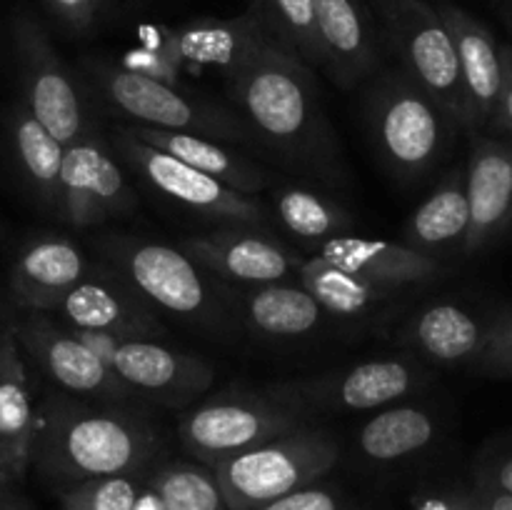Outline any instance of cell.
I'll return each instance as SVG.
<instances>
[{
    "instance_id": "cell-1",
    "label": "cell",
    "mask_w": 512,
    "mask_h": 510,
    "mask_svg": "<svg viewBox=\"0 0 512 510\" xmlns=\"http://www.w3.org/2000/svg\"><path fill=\"white\" fill-rule=\"evenodd\" d=\"M225 95L248 128L250 145L330 188L348 183L343 148L313 65L273 43L225 78Z\"/></svg>"
},
{
    "instance_id": "cell-2",
    "label": "cell",
    "mask_w": 512,
    "mask_h": 510,
    "mask_svg": "<svg viewBox=\"0 0 512 510\" xmlns=\"http://www.w3.org/2000/svg\"><path fill=\"white\" fill-rule=\"evenodd\" d=\"M160 435L130 405L50 390L38 403L30 468L55 490L155 465Z\"/></svg>"
},
{
    "instance_id": "cell-3",
    "label": "cell",
    "mask_w": 512,
    "mask_h": 510,
    "mask_svg": "<svg viewBox=\"0 0 512 510\" xmlns=\"http://www.w3.org/2000/svg\"><path fill=\"white\" fill-rule=\"evenodd\" d=\"M95 248L100 265L118 275L155 313L205 330H223L235 323L233 288L195 263L180 245L110 233Z\"/></svg>"
},
{
    "instance_id": "cell-4",
    "label": "cell",
    "mask_w": 512,
    "mask_h": 510,
    "mask_svg": "<svg viewBox=\"0 0 512 510\" xmlns=\"http://www.w3.org/2000/svg\"><path fill=\"white\" fill-rule=\"evenodd\" d=\"M363 88V120L380 163L398 183H420L445 158L458 125L400 68H383Z\"/></svg>"
},
{
    "instance_id": "cell-5",
    "label": "cell",
    "mask_w": 512,
    "mask_h": 510,
    "mask_svg": "<svg viewBox=\"0 0 512 510\" xmlns=\"http://www.w3.org/2000/svg\"><path fill=\"white\" fill-rule=\"evenodd\" d=\"M80 73V80L93 90L98 103L123 123L210 135L225 143L250 145L248 128L230 105L145 78L105 58H85L80 63Z\"/></svg>"
},
{
    "instance_id": "cell-6",
    "label": "cell",
    "mask_w": 512,
    "mask_h": 510,
    "mask_svg": "<svg viewBox=\"0 0 512 510\" xmlns=\"http://www.w3.org/2000/svg\"><path fill=\"white\" fill-rule=\"evenodd\" d=\"M338 460V438L328 428L303 423L223 460L213 473L228 510H255L323 480Z\"/></svg>"
},
{
    "instance_id": "cell-7",
    "label": "cell",
    "mask_w": 512,
    "mask_h": 510,
    "mask_svg": "<svg viewBox=\"0 0 512 510\" xmlns=\"http://www.w3.org/2000/svg\"><path fill=\"white\" fill-rule=\"evenodd\" d=\"M303 423L310 420L270 388H225L198 400L180 418L178 438L195 463L215 468Z\"/></svg>"
},
{
    "instance_id": "cell-8",
    "label": "cell",
    "mask_w": 512,
    "mask_h": 510,
    "mask_svg": "<svg viewBox=\"0 0 512 510\" xmlns=\"http://www.w3.org/2000/svg\"><path fill=\"white\" fill-rule=\"evenodd\" d=\"M428 363L415 355H385L360 360L330 373L268 385L280 400L293 405L310 423L320 415L373 413L385 405L415 398L430 385Z\"/></svg>"
},
{
    "instance_id": "cell-9",
    "label": "cell",
    "mask_w": 512,
    "mask_h": 510,
    "mask_svg": "<svg viewBox=\"0 0 512 510\" xmlns=\"http://www.w3.org/2000/svg\"><path fill=\"white\" fill-rule=\"evenodd\" d=\"M378 13L385 48L398 68L448 113L458 130H470L458 53L438 8L428 0H390Z\"/></svg>"
},
{
    "instance_id": "cell-10",
    "label": "cell",
    "mask_w": 512,
    "mask_h": 510,
    "mask_svg": "<svg viewBox=\"0 0 512 510\" xmlns=\"http://www.w3.org/2000/svg\"><path fill=\"white\" fill-rule=\"evenodd\" d=\"M110 148L113 153L148 185L153 193L163 195L170 203L200 215V218L215 220L220 225H258L265 228V208L258 195H245L228 188L220 180L200 173L193 165L173 158L155 145L143 143L130 135L120 123H115L110 133Z\"/></svg>"
},
{
    "instance_id": "cell-11",
    "label": "cell",
    "mask_w": 512,
    "mask_h": 510,
    "mask_svg": "<svg viewBox=\"0 0 512 510\" xmlns=\"http://www.w3.org/2000/svg\"><path fill=\"white\" fill-rule=\"evenodd\" d=\"M138 400L188 408L210 390L215 370L208 360L188 350L170 348L158 338H115L75 330Z\"/></svg>"
},
{
    "instance_id": "cell-12",
    "label": "cell",
    "mask_w": 512,
    "mask_h": 510,
    "mask_svg": "<svg viewBox=\"0 0 512 510\" xmlns=\"http://www.w3.org/2000/svg\"><path fill=\"white\" fill-rule=\"evenodd\" d=\"M13 48L20 100L48 133L68 145L93 130L85 110L83 80L60 58L50 35L33 15L15 18Z\"/></svg>"
},
{
    "instance_id": "cell-13",
    "label": "cell",
    "mask_w": 512,
    "mask_h": 510,
    "mask_svg": "<svg viewBox=\"0 0 512 510\" xmlns=\"http://www.w3.org/2000/svg\"><path fill=\"white\" fill-rule=\"evenodd\" d=\"M15 338L35 368L60 390L95 403L130 405L135 398L103 358L50 313H20Z\"/></svg>"
},
{
    "instance_id": "cell-14",
    "label": "cell",
    "mask_w": 512,
    "mask_h": 510,
    "mask_svg": "<svg viewBox=\"0 0 512 510\" xmlns=\"http://www.w3.org/2000/svg\"><path fill=\"white\" fill-rule=\"evenodd\" d=\"M138 205L113 148L98 130L65 145L60 168L58 220L88 230L125 218Z\"/></svg>"
},
{
    "instance_id": "cell-15",
    "label": "cell",
    "mask_w": 512,
    "mask_h": 510,
    "mask_svg": "<svg viewBox=\"0 0 512 510\" xmlns=\"http://www.w3.org/2000/svg\"><path fill=\"white\" fill-rule=\"evenodd\" d=\"M180 248L225 285H268L298 280L300 260L288 245L258 225H218L188 235Z\"/></svg>"
},
{
    "instance_id": "cell-16",
    "label": "cell",
    "mask_w": 512,
    "mask_h": 510,
    "mask_svg": "<svg viewBox=\"0 0 512 510\" xmlns=\"http://www.w3.org/2000/svg\"><path fill=\"white\" fill-rule=\"evenodd\" d=\"M50 315L83 333L115 338H158L163 333L158 313L100 263L60 298Z\"/></svg>"
},
{
    "instance_id": "cell-17",
    "label": "cell",
    "mask_w": 512,
    "mask_h": 510,
    "mask_svg": "<svg viewBox=\"0 0 512 510\" xmlns=\"http://www.w3.org/2000/svg\"><path fill=\"white\" fill-rule=\"evenodd\" d=\"M320 68L343 90L363 88L383 70L385 40L363 0H313Z\"/></svg>"
},
{
    "instance_id": "cell-18",
    "label": "cell",
    "mask_w": 512,
    "mask_h": 510,
    "mask_svg": "<svg viewBox=\"0 0 512 510\" xmlns=\"http://www.w3.org/2000/svg\"><path fill=\"white\" fill-rule=\"evenodd\" d=\"M470 225L460 253L478 255L512 228V140L473 133L465 160Z\"/></svg>"
},
{
    "instance_id": "cell-19",
    "label": "cell",
    "mask_w": 512,
    "mask_h": 510,
    "mask_svg": "<svg viewBox=\"0 0 512 510\" xmlns=\"http://www.w3.org/2000/svg\"><path fill=\"white\" fill-rule=\"evenodd\" d=\"M488 333L490 315L475 313L458 300H430L403 320L395 343L423 363L473 370Z\"/></svg>"
},
{
    "instance_id": "cell-20",
    "label": "cell",
    "mask_w": 512,
    "mask_h": 510,
    "mask_svg": "<svg viewBox=\"0 0 512 510\" xmlns=\"http://www.w3.org/2000/svg\"><path fill=\"white\" fill-rule=\"evenodd\" d=\"M95 263L68 235L40 233L25 240L10 265V300L20 313H53L65 293Z\"/></svg>"
},
{
    "instance_id": "cell-21",
    "label": "cell",
    "mask_w": 512,
    "mask_h": 510,
    "mask_svg": "<svg viewBox=\"0 0 512 510\" xmlns=\"http://www.w3.org/2000/svg\"><path fill=\"white\" fill-rule=\"evenodd\" d=\"M320 258L338 265L345 273H353L368 283L388 290H408L435 283L448 275L443 258L420 253L405 243H390L380 238L343 233L320 245Z\"/></svg>"
},
{
    "instance_id": "cell-22",
    "label": "cell",
    "mask_w": 512,
    "mask_h": 510,
    "mask_svg": "<svg viewBox=\"0 0 512 510\" xmlns=\"http://www.w3.org/2000/svg\"><path fill=\"white\" fill-rule=\"evenodd\" d=\"M233 318L253 338L268 343H298L318 335L328 323V313L298 283H268L233 288Z\"/></svg>"
},
{
    "instance_id": "cell-23",
    "label": "cell",
    "mask_w": 512,
    "mask_h": 510,
    "mask_svg": "<svg viewBox=\"0 0 512 510\" xmlns=\"http://www.w3.org/2000/svg\"><path fill=\"white\" fill-rule=\"evenodd\" d=\"M38 400L30 388L28 365L15 338V318L0 330V473L23 480L30 470Z\"/></svg>"
},
{
    "instance_id": "cell-24",
    "label": "cell",
    "mask_w": 512,
    "mask_h": 510,
    "mask_svg": "<svg viewBox=\"0 0 512 510\" xmlns=\"http://www.w3.org/2000/svg\"><path fill=\"white\" fill-rule=\"evenodd\" d=\"M435 8H438L443 23L448 25L455 53H458L460 78H463L465 100H468L470 133H480L483 128H488L500 83H503L500 43L468 10L453 3H438Z\"/></svg>"
},
{
    "instance_id": "cell-25",
    "label": "cell",
    "mask_w": 512,
    "mask_h": 510,
    "mask_svg": "<svg viewBox=\"0 0 512 510\" xmlns=\"http://www.w3.org/2000/svg\"><path fill=\"white\" fill-rule=\"evenodd\" d=\"M440 430L438 410L408 398L373 410L355 430L353 445L363 463L390 468L425 453L440 438Z\"/></svg>"
},
{
    "instance_id": "cell-26",
    "label": "cell",
    "mask_w": 512,
    "mask_h": 510,
    "mask_svg": "<svg viewBox=\"0 0 512 510\" xmlns=\"http://www.w3.org/2000/svg\"><path fill=\"white\" fill-rule=\"evenodd\" d=\"M120 125H123L130 135L143 140V143L165 150V153H170L173 158L193 165L195 170L220 180V183L238 190V193L258 195L263 193V190L273 188L275 175L270 173L260 160L250 158L243 150L230 148L225 140L198 133H180V130H158L148 128V125Z\"/></svg>"
},
{
    "instance_id": "cell-27",
    "label": "cell",
    "mask_w": 512,
    "mask_h": 510,
    "mask_svg": "<svg viewBox=\"0 0 512 510\" xmlns=\"http://www.w3.org/2000/svg\"><path fill=\"white\" fill-rule=\"evenodd\" d=\"M173 40L183 65L215 68L223 78L243 68L260 50L278 43L250 8L235 18L190 20L183 28L173 30Z\"/></svg>"
},
{
    "instance_id": "cell-28",
    "label": "cell",
    "mask_w": 512,
    "mask_h": 510,
    "mask_svg": "<svg viewBox=\"0 0 512 510\" xmlns=\"http://www.w3.org/2000/svg\"><path fill=\"white\" fill-rule=\"evenodd\" d=\"M8 145L23 188L40 210L58 218L65 145L48 133L23 100H15L8 110Z\"/></svg>"
},
{
    "instance_id": "cell-29",
    "label": "cell",
    "mask_w": 512,
    "mask_h": 510,
    "mask_svg": "<svg viewBox=\"0 0 512 510\" xmlns=\"http://www.w3.org/2000/svg\"><path fill=\"white\" fill-rule=\"evenodd\" d=\"M298 283L318 300L330 320L350 325L370 323L405 298L400 290L380 288L358 275L345 273L320 255L300 260Z\"/></svg>"
},
{
    "instance_id": "cell-30",
    "label": "cell",
    "mask_w": 512,
    "mask_h": 510,
    "mask_svg": "<svg viewBox=\"0 0 512 510\" xmlns=\"http://www.w3.org/2000/svg\"><path fill=\"white\" fill-rule=\"evenodd\" d=\"M468 225L470 210L463 163L448 170L428 198L410 213L403 225V243L420 253L443 258L445 253L463 250Z\"/></svg>"
},
{
    "instance_id": "cell-31",
    "label": "cell",
    "mask_w": 512,
    "mask_h": 510,
    "mask_svg": "<svg viewBox=\"0 0 512 510\" xmlns=\"http://www.w3.org/2000/svg\"><path fill=\"white\" fill-rule=\"evenodd\" d=\"M273 215L280 228L300 243H328L335 235L350 233L353 215L325 193L298 183L270 190Z\"/></svg>"
},
{
    "instance_id": "cell-32",
    "label": "cell",
    "mask_w": 512,
    "mask_h": 510,
    "mask_svg": "<svg viewBox=\"0 0 512 510\" xmlns=\"http://www.w3.org/2000/svg\"><path fill=\"white\" fill-rule=\"evenodd\" d=\"M148 485L163 500L165 510H228L213 468L203 463H170L153 465Z\"/></svg>"
},
{
    "instance_id": "cell-33",
    "label": "cell",
    "mask_w": 512,
    "mask_h": 510,
    "mask_svg": "<svg viewBox=\"0 0 512 510\" xmlns=\"http://www.w3.org/2000/svg\"><path fill=\"white\" fill-rule=\"evenodd\" d=\"M250 10L285 50L313 68H320L313 0H253Z\"/></svg>"
},
{
    "instance_id": "cell-34",
    "label": "cell",
    "mask_w": 512,
    "mask_h": 510,
    "mask_svg": "<svg viewBox=\"0 0 512 510\" xmlns=\"http://www.w3.org/2000/svg\"><path fill=\"white\" fill-rule=\"evenodd\" d=\"M150 470L93 478L58 490L60 510H135Z\"/></svg>"
},
{
    "instance_id": "cell-35",
    "label": "cell",
    "mask_w": 512,
    "mask_h": 510,
    "mask_svg": "<svg viewBox=\"0 0 512 510\" xmlns=\"http://www.w3.org/2000/svg\"><path fill=\"white\" fill-rule=\"evenodd\" d=\"M120 65L145 78L160 80L165 85L183 88V60L175 50L173 30L153 28L140 38L138 48L128 50Z\"/></svg>"
},
{
    "instance_id": "cell-36",
    "label": "cell",
    "mask_w": 512,
    "mask_h": 510,
    "mask_svg": "<svg viewBox=\"0 0 512 510\" xmlns=\"http://www.w3.org/2000/svg\"><path fill=\"white\" fill-rule=\"evenodd\" d=\"M473 370L485 378L512 380V303L490 313L488 343Z\"/></svg>"
},
{
    "instance_id": "cell-37",
    "label": "cell",
    "mask_w": 512,
    "mask_h": 510,
    "mask_svg": "<svg viewBox=\"0 0 512 510\" xmlns=\"http://www.w3.org/2000/svg\"><path fill=\"white\" fill-rule=\"evenodd\" d=\"M255 510H353V505L345 498L343 490L318 480V483L293 490V493L283 495L278 500H270V503L260 505Z\"/></svg>"
},
{
    "instance_id": "cell-38",
    "label": "cell",
    "mask_w": 512,
    "mask_h": 510,
    "mask_svg": "<svg viewBox=\"0 0 512 510\" xmlns=\"http://www.w3.org/2000/svg\"><path fill=\"white\" fill-rule=\"evenodd\" d=\"M60 28L73 38H85L100 28L105 0H43Z\"/></svg>"
},
{
    "instance_id": "cell-39",
    "label": "cell",
    "mask_w": 512,
    "mask_h": 510,
    "mask_svg": "<svg viewBox=\"0 0 512 510\" xmlns=\"http://www.w3.org/2000/svg\"><path fill=\"white\" fill-rule=\"evenodd\" d=\"M478 483L512 495V445L510 443L493 445L488 453H483V458H480Z\"/></svg>"
},
{
    "instance_id": "cell-40",
    "label": "cell",
    "mask_w": 512,
    "mask_h": 510,
    "mask_svg": "<svg viewBox=\"0 0 512 510\" xmlns=\"http://www.w3.org/2000/svg\"><path fill=\"white\" fill-rule=\"evenodd\" d=\"M500 55H503V83L488 128L512 140V45H500Z\"/></svg>"
},
{
    "instance_id": "cell-41",
    "label": "cell",
    "mask_w": 512,
    "mask_h": 510,
    "mask_svg": "<svg viewBox=\"0 0 512 510\" xmlns=\"http://www.w3.org/2000/svg\"><path fill=\"white\" fill-rule=\"evenodd\" d=\"M460 500L465 510H512V495L480 483L473 495H463Z\"/></svg>"
},
{
    "instance_id": "cell-42",
    "label": "cell",
    "mask_w": 512,
    "mask_h": 510,
    "mask_svg": "<svg viewBox=\"0 0 512 510\" xmlns=\"http://www.w3.org/2000/svg\"><path fill=\"white\" fill-rule=\"evenodd\" d=\"M415 510H465L460 498H445V495H430L423 498Z\"/></svg>"
},
{
    "instance_id": "cell-43",
    "label": "cell",
    "mask_w": 512,
    "mask_h": 510,
    "mask_svg": "<svg viewBox=\"0 0 512 510\" xmlns=\"http://www.w3.org/2000/svg\"><path fill=\"white\" fill-rule=\"evenodd\" d=\"M135 510H165V505H163V500L158 498V493H155V490L150 488L148 483H145V488H143V493H140Z\"/></svg>"
},
{
    "instance_id": "cell-44",
    "label": "cell",
    "mask_w": 512,
    "mask_h": 510,
    "mask_svg": "<svg viewBox=\"0 0 512 510\" xmlns=\"http://www.w3.org/2000/svg\"><path fill=\"white\" fill-rule=\"evenodd\" d=\"M0 510H33V508H30V505L25 503V500L20 498L18 493H15V485H13V488L8 490V495L3 498V505H0Z\"/></svg>"
},
{
    "instance_id": "cell-45",
    "label": "cell",
    "mask_w": 512,
    "mask_h": 510,
    "mask_svg": "<svg viewBox=\"0 0 512 510\" xmlns=\"http://www.w3.org/2000/svg\"><path fill=\"white\" fill-rule=\"evenodd\" d=\"M13 485H15V480H10L8 475L0 473V505H3V498L8 495V490L13 488Z\"/></svg>"
},
{
    "instance_id": "cell-46",
    "label": "cell",
    "mask_w": 512,
    "mask_h": 510,
    "mask_svg": "<svg viewBox=\"0 0 512 510\" xmlns=\"http://www.w3.org/2000/svg\"><path fill=\"white\" fill-rule=\"evenodd\" d=\"M370 3H373L375 5V8H385V5H388L390 3V0H370Z\"/></svg>"
},
{
    "instance_id": "cell-47",
    "label": "cell",
    "mask_w": 512,
    "mask_h": 510,
    "mask_svg": "<svg viewBox=\"0 0 512 510\" xmlns=\"http://www.w3.org/2000/svg\"><path fill=\"white\" fill-rule=\"evenodd\" d=\"M5 323H8V318H3V315H0V330H3Z\"/></svg>"
},
{
    "instance_id": "cell-48",
    "label": "cell",
    "mask_w": 512,
    "mask_h": 510,
    "mask_svg": "<svg viewBox=\"0 0 512 510\" xmlns=\"http://www.w3.org/2000/svg\"><path fill=\"white\" fill-rule=\"evenodd\" d=\"M510 3H512V0H510Z\"/></svg>"
}]
</instances>
